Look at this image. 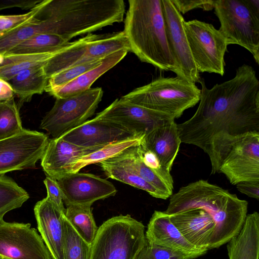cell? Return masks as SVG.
Instances as JSON below:
<instances>
[{"label":"cell","mask_w":259,"mask_h":259,"mask_svg":"<svg viewBox=\"0 0 259 259\" xmlns=\"http://www.w3.org/2000/svg\"><path fill=\"white\" fill-rule=\"evenodd\" d=\"M198 107L194 115L177 124L181 143L200 148L206 154L215 138L259 133V80L250 65L244 64L228 81L206 87L201 78Z\"/></svg>","instance_id":"obj_1"},{"label":"cell","mask_w":259,"mask_h":259,"mask_svg":"<svg viewBox=\"0 0 259 259\" xmlns=\"http://www.w3.org/2000/svg\"><path fill=\"white\" fill-rule=\"evenodd\" d=\"M169 197L168 205L164 211L168 214L199 208L212 217L215 229L210 249L220 247L236 235L247 215V201L203 180L181 187Z\"/></svg>","instance_id":"obj_2"},{"label":"cell","mask_w":259,"mask_h":259,"mask_svg":"<svg viewBox=\"0 0 259 259\" xmlns=\"http://www.w3.org/2000/svg\"><path fill=\"white\" fill-rule=\"evenodd\" d=\"M123 31L130 51L143 62L164 71L174 64L168 48L161 0H130Z\"/></svg>","instance_id":"obj_3"},{"label":"cell","mask_w":259,"mask_h":259,"mask_svg":"<svg viewBox=\"0 0 259 259\" xmlns=\"http://www.w3.org/2000/svg\"><path fill=\"white\" fill-rule=\"evenodd\" d=\"M207 155L211 174H223L232 185L259 182V133L217 137L211 142Z\"/></svg>","instance_id":"obj_4"},{"label":"cell","mask_w":259,"mask_h":259,"mask_svg":"<svg viewBox=\"0 0 259 259\" xmlns=\"http://www.w3.org/2000/svg\"><path fill=\"white\" fill-rule=\"evenodd\" d=\"M201 90L178 76L158 77L120 98L123 101L152 110L164 113L175 119L195 106Z\"/></svg>","instance_id":"obj_5"},{"label":"cell","mask_w":259,"mask_h":259,"mask_svg":"<svg viewBox=\"0 0 259 259\" xmlns=\"http://www.w3.org/2000/svg\"><path fill=\"white\" fill-rule=\"evenodd\" d=\"M147 243L141 222L129 214L113 217L99 227L90 259H136Z\"/></svg>","instance_id":"obj_6"},{"label":"cell","mask_w":259,"mask_h":259,"mask_svg":"<svg viewBox=\"0 0 259 259\" xmlns=\"http://www.w3.org/2000/svg\"><path fill=\"white\" fill-rule=\"evenodd\" d=\"M121 50L130 51L123 31L104 34L89 33L69 42L48 60L44 69L49 79L72 66L103 59Z\"/></svg>","instance_id":"obj_7"},{"label":"cell","mask_w":259,"mask_h":259,"mask_svg":"<svg viewBox=\"0 0 259 259\" xmlns=\"http://www.w3.org/2000/svg\"><path fill=\"white\" fill-rule=\"evenodd\" d=\"M214 13L220 23V32L229 45L248 50L259 64V15L246 0H214Z\"/></svg>","instance_id":"obj_8"},{"label":"cell","mask_w":259,"mask_h":259,"mask_svg":"<svg viewBox=\"0 0 259 259\" xmlns=\"http://www.w3.org/2000/svg\"><path fill=\"white\" fill-rule=\"evenodd\" d=\"M103 95L102 88L97 87L73 96L56 98L53 107L41 120L40 128L53 138H60L94 115Z\"/></svg>","instance_id":"obj_9"},{"label":"cell","mask_w":259,"mask_h":259,"mask_svg":"<svg viewBox=\"0 0 259 259\" xmlns=\"http://www.w3.org/2000/svg\"><path fill=\"white\" fill-rule=\"evenodd\" d=\"M184 27L198 72L223 76L228 45L219 29L211 24L196 19L185 21Z\"/></svg>","instance_id":"obj_10"},{"label":"cell","mask_w":259,"mask_h":259,"mask_svg":"<svg viewBox=\"0 0 259 259\" xmlns=\"http://www.w3.org/2000/svg\"><path fill=\"white\" fill-rule=\"evenodd\" d=\"M49 141L44 133L26 129L1 140L0 176L14 170L35 168Z\"/></svg>","instance_id":"obj_11"},{"label":"cell","mask_w":259,"mask_h":259,"mask_svg":"<svg viewBox=\"0 0 259 259\" xmlns=\"http://www.w3.org/2000/svg\"><path fill=\"white\" fill-rule=\"evenodd\" d=\"M166 38L177 76L191 83L201 78L193 60L184 27L185 20L170 0H161Z\"/></svg>","instance_id":"obj_12"},{"label":"cell","mask_w":259,"mask_h":259,"mask_svg":"<svg viewBox=\"0 0 259 259\" xmlns=\"http://www.w3.org/2000/svg\"><path fill=\"white\" fill-rule=\"evenodd\" d=\"M0 257L4 259H52L37 230L29 223L0 222Z\"/></svg>","instance_id":"obj_13"},{"label":"cell","mask_w":259,"mask_h":259,"mask_svg":"<svg viewBox=\"0 0 259 259\" xmlns=\"http://www.w3.org/2000/svg\"><path fill=\"white\" fill-rule=\"evenodd\" d=\"M95 117L115 123L141 137L175 119L169 114L132 104L121 98L116 99Z\"/></svg>","instance_id":"obj_14"},{"label":"cell","mask_w":259,"mask_h":259,"mask_svg":"<svg viewBox=\"0 0 259 259\" xmlns=\"http://www.w3.org/2000/svg\"><path fill=\"white\" fill-rule=\"evenodd\" d=\"M57 181L66 205L92 206L94 202L114 196L117 192L111 182L92 174L69 173Z\"/></svg>","instance_id":"obj_15"},{"label":"cell","mask_w":259,"mask_h":259,"mask_svg":"<svg viewBox=\"0 0 259 259\" xmlns=\"http://www.w3.org/2000/svg\"><path fill=\"white\" fill-rule=\"evenodd\" d=\"M135 137L141 136H136L115 123L95 117L88 120L60 138L80 147L92 148L106 146Z\"/></svg>","instance_id":"obj_16"},{"label":"cell","mask_w":259,"mask_h":259,"mask_svg":"<svg viewBox=\"0 0 259 259\" xmlns=\"http://www.w3.org/2000/svg\"><path fill=\"white\" fill-rule=\"evenodd\" d=\"M147 243L181 253L189 259H193L207 252L189 242L172 224L164 211L155 210L145 233Z\"/></svg>","instance_id":"obj_17"},{"label":"cell","mask_w":259,"mask_h":259,"mask_svg":"<svg viewBox=\"0 0 259 259\" xmlns=\"http://www.w3.org/2000/svg\"><path fill=\"white\" fill-rule=\"evenodd\" d=\"M34 213L38 231L52 259H64L63 224L64 213L47 197L35 204Z\"/></svg>","instance_id":"obj_18"},{"label":"cell","mask_w":259,"mask_h":259,"mask_svg":"<svg viewBox=\"0 0 259 259\" xmlns=\"http://www.w3.org/2000/svg\"><path fill=\"white\" fill-rule=\"evenodd\" d=\"M168 215L189 242L198 248L210 249L215 224L208 213L201 209L192 208Z\"/></svg>","instance_id":"obj_19"},{"label":"cell","mask_w":259,"mask_h":259,"mask_svg":"<svg viewBox=\"0 0 259 259\" xmlns=\"http://www.w3.org/2000/svg\"><path fill=\"white\" fill-rule=\"evenodd\" d=\"M102 147L85 148L61 138L49 139L41 159V166L48 176L58 180L68 174L70 167L78 159Z\"/></svg>","instance_id":"obj_20"},{"label":"cell","mask_w":259,"mask_h":259,"mask_svg":"<svg viewBox=\"0 0 259 259\" xmlns=\"http://www.w3.org/2000/svg\"><path fill=\"white\" fill-rule=\"evenodd\" d=\"M181 143L175 120L153 130L142 141V144L156 155L160 164L168 171L171 170Z\"/></svg>","instance_id":"obj_21"},{"label":"cell","mask_w":259,"mask_h":259,"mask_svg":"<svg viewBox=\"0 0 259 259\" xmlns=\"http://www.w3.org/2000/svg\"><path fill=\"white\" fill-rule=\"evenodd\" d=\"M227 243L229 259H258V212L247 214L240 231Z\"/></svg>","instance_id":"obj_22"},{"label":"cell","mask_w":259,"mask_h":259,"mask_svg":"<svg viewBox=\"0 0 259 259\" xmlns=\"http://www.w3.org/2000/svg\"><path fill=\"white\" fill-rule=\"evenodd\" d=\"M128 51L121 50L104 58L101 63L94 68L84 72L64 86L50 91L49 94L56 98H62L84 92L103 74L120 62Z\"/></svg>","instance_id":"obj_23"},{"label":"cell","mask_w":259,"mask_h":259,"mask_svg":"<svg viewBox=\"0 0 259 259\" xmlns=\"http://www.w3.org/2000/svg\"><path fill=\"white\" fill-rule=\"evenodd\" d=\"M141 144L126 149L110 159L132 170L161 192L166 199L172 194L174 188L169 186L155 171L144 164L142 158Z\"/></svg>","instance_id":"obj_24"},{"label":"cell","mask_w":259,"mask_h":259,"mask_svg":"<svg viewBox=\"0 0 259 259\" xmlns=\"http://www.w3.org/2000/svg\"><path fill=\"white\" fill-rule=\"evenodd\" d=\"M44 65L24 70L8 81L14 94L19 99V108L25 102L30 101L33 96L41 94L45 91L48 78L44 69Z\"/></svg>","instance_id":"obj_25"},{"label":"cell","mask_w":259,"mask_h":259,"mask_svg":"<svg viewBox=\"0 0 259 259\" xmlns=\"http://www.w3.org/2000/svg\"><path fill=\"white\" fill-rule=\"evenodd\" d=\"M59 51L39 54H0V78L8 81L24 70L44 65Z\"/></svg>","instance_id":"obj_26"},{"label":"cell","mask_w":259,"mask_h":259,"mask_svg":"<svg viewBox=\"0 0 259 259\" xmlns=\"http://www.w3.org/2000/svg\"><path fill=\"white\" fill-rule=\"evenodd\" d=\"M69 42L62 37L51 33L34 35L14 46L4 54H39L59 51Z\"/></svg>","instance_id":"obj_27"},{"label":"cell","mask_w":259,"mask_h":259,"mask_svg":"<svg viewBox=\"0 0 259 259\" xmlns=\"http://www.w3.org/2000/svg\"><path fill=\"white\" fill-rule=\"evenodd\" d=\"M64 215L76 232L89 244L92 245L98 230L91 206L69 204Z\"/></svg>","instance_id":"obj_28"},{"label":"cell","mask_w":259,"mask_h":259,"mask_svg":"<svg viewBox=\"0 0 259 259\" xmlns=\"http://www.w3.org/2000/svg\"><path fill=\"white\" fill-rule=\"evenodd\" d=\"M99 164L108 178L145 191L153 197L166 199L161 192L128 167L110 159Z\"/></svg>","instance_id":"obj_29"},{"label":"cell","mask_w":259,"mask_h":259,"mask_svg":"<svg viewBox=\"0 0 259 259\" xmlns=\"http://www.w3.org/2000/svg\"><path fill=\"white\" fill-rule=\"evenodd\" d=\"M144 137H135L111 143L81 157L72 164L68 174L79 172L82 168L88 165L99 163L113 158L126 149L140 144Z\"/></svg>","instance_id":"obj_30"},{"label":"cell","mask_w":259,"mask_h":259,"mask_svg":"<svg viewBox=\"0 0 259 259\" xmlns=\"http://www.w3.org/2000/svg\"><path fill=\"white\" fill-rule=\"evenodd\" d=\"M29 198L28 192L12 178L0 176V222L9 211L22 206Z\"/></svg>","instance_id":"obj_31"},{"label":"cell","mask_w":259,"mask_h":259,"mask_svg":"<svg viewBox=\"0 0 259 259\" xmlns=\"http://www.w3.org/2000/svg\"><path fill=\"white\" fill-rule=\"evenodd\" d=\"M63 224L64 259H90L91 245L76 232L64 214Z\"/></svg>","instance_id":"obj_32"},{"label":"cell","mask_w":259,"mask_h":259,"mask_svg":"<svg viewBox=\"0 0 259 259\" xmlns=\"http://www.w3.org/2000/svg\"><path fill=\"white\" fill-rule=\"evenodd\" d=\"M24 129L14 98L0 102V141L16 135Z\"/></svg>","instance_id":"obj_33"},{"label":"cell","mask_w":259,"mask_h":259,"mask_svg":"<svg viewBox=\"0 0 259 259\" xmlns=\"http://www.w3.org/2000/svg\"><path fill=\"white\" fill-rule=\"evenodd\" d=\"M103 59L75 65L55 74L48 79L45 92L49 93L53 90L64 86L84 72L98 66Z\"/></svg>","instance_id":"obj_34"},{"label":"cell","mask_w":259,"mask_h":259,"mask_svg":"<svg viewBox=\"0 0 259 259\" xmlns=\"http://www.w3.org/2000/svg\"><path fill=\"white\" fill-rule=\"evenodd\" d=\"M43 4L41 1L26 13L0 15V36L30 21L38 13Z\"/></svg>","instance_id":"obj_35"},{"label":"cell","mask_w":259,"mask_h":259,"mask_svg":"<svg viewBox=\"0 0 259 259\" xmlns=\"http://www.w3.org/2000/svg\"><path fill=\"white\" fill-rule=\"evenodd\" d=\"M136 259H189L186 255L159 246L148 243L141 250Z\"/></svg>","instance_id":"obj_36"},{"label":"cell","mask_w":259,"mask_h":259,"mask_svg":"<svg viewBox=\"0 0 259 259\" xmlns=\"http://www.w3.org/2000/svg\"><path fill=\"white\" fill-rule=\"evenodd\" d=\"M47 191V197L62 212L64 213L63 196L62 191L55 179L47 176L44 181Z\"/></svg>","instance_id":"obj_37"},{"label":"cell","mask_w":259,"mask_h":259,"mask_svg":"<svg viewBox=\"0 0 259 259\" xmlns=\"http://www.w3.org/2000/svg\"><path fill=\"white\" fill-rule=\"evenodd\" d=\"M170 1L181 14H185L195 9H202L204 11H210L213 9V1L212 0Z\"/></svg>","instance_id":"obj_38"},{"label":"cell","mask_w":259,"mask_h":259,"mask_svg":"<svg viewBox=\"0 0 259 259\" xmlns=\"http://www.w3.org/2000/svg\"><path fill=\"white\" fill-rule=\"evenodd\" d=\"M40 1L38 0H0V11L13 8L31 10Z\"/></svg>","instance_id":"obj_39"},{"label":"cell","mask_w":259,"mask_h":259,"mask_svg":"<svg viewBox=\"0 0 259 259\" xmlns=\"http://www.w3.org/2000/svg\"><path fill=\"white\" fill-rule=\"evenodd\" d=\"M237 190L249 197L259 200V182L245 181L238 183Z\"/></svg>","instance_id":"obj_40"},{"label":"cell","mask_w":259,"mask_h":259,"mask_svg":"<svg viewBox=\"0 0 259 259\" xmlns=\"http://www.w3.org/2000/svg\"><path fill=\"white\" fill-rule=\"evenodd\" d=\"M14 92L9 82L0 78V102L7 101L14 98Z\"/></svg>","instance_id":"obj_41"},{"label":"cell","mask_w":259,"mask_h":259,"mask_svg":"<svg viewBox=\"0 0 259 259\" xmlns=\"http://www.w3.org/2000/svg\"><path fill=\"white\" fill-rule=\"evenodd\" d=\"M0 259H4V258H2V257H0Z\"/></svg>","instance_id":"obj_42"}]
</instances>
